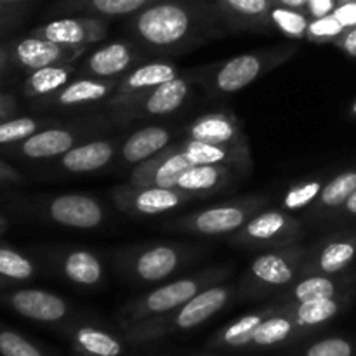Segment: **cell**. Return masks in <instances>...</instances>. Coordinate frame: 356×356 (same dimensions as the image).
Returning <instances> with one entry per match:
<instances>
[{
    "label": "cell",
    "instance_id": "cell-1",
    "mask_svg": "<svg viewBox=\"0 0 356 356\" xmlns=\"http://www.w3.org/2000/svg\"><path fill=\"white\" fill-rule=\"evenodd\" d=\"M219 17L214 3L197 0H156L132 14L127 30L136 44L156 54H169L219 35Z\"/></svg>",
    "mask_w": 356,
    "mask_h": 356
},
{
    "label": "cell",
    "instance_id": "cell-2",
    "mask_svg": "<svg viewBox=\"0 0 356 356\" xmlns=\"http://www.w3.org/2000/svg\"><path fill=\"white\" fill-rule=\"evenodd\" d=\"M236 292L238 289L235 285L216 284L198 292L195 298H191L190 301L184 302L174 312L129 327L122 332L134 348L149 346V344L162 343L169 337L179 336V334H188L207 323L218 313H221L233 301Z\"/></svg>",
    "mask_w": 356,
    "mask_h": 356
},
{
    "label": "cell",
    "instance_id": "cell-3",
    "mask_svg": "<svg viewBox=\"0 0 356 356\" xmlns=\"http://www.w3.org/2000/svg\"><path fill=\"white\" fill-rule=\"evenodd\" d=\"M229 275H232V268L216 266L207 268L197 275L167 282V284L149 291L148 294L122 306L120 312L117 313L118 329L125 330L129 327L138 325V323L167 315V313L174 312L184 302L190 301L191 298H195L198 292L205 291L216 284H221Z\"/></svg>",
    "mask_w": 356,
    "mask_h": 356
},
{
    "label": "cell",
    "instance_id": "cell-4",
    "mask_svg": "<svg viewBox=\"0 0 356 356\" xmlns=\"http://www.w3.org/2000/svg\"><path fill=\"white\" fill-rule=\"evenodd\" d=\"M308 250L299 243L284 249L263 250L250 263L243 289L240 291L245 298L256 299L277 296V292L280 294L298 280Z\"/></svg>",
    "mask_w": 356,
    "mask_h": 356
},
{
    "label": "cell",
    "instance_id": "cell-5",
    "mask_svg": "<svg viewBox=\"0 0 356 356\" xmlns=\"http://www.w3.org/2000/svg\"><path fill=\"white\" fill-rule=\"evenodd\" d=\"M298 52L296 45H278L263 51L245 52L222 61L211 76V89L216 94H235L256 82L259 76L278 68Z\"/></svg>",
    "mask_w": 356,
    "mask_h": 356
},
{
    "label": "cell",
    "instance_id": "cell-6",
    "mask_svg": "<svg viewBox=\"0 0 356 356\" xmlns=\"http://www.w3.org/2000/svg\"><path fill=\"white\" fill-rule=\"evenodd\" d=\"M264 205H266V198L263 197L240 198V200H232L191 212V214L169 222L167 228L200 236L233 235L254 214L263 211Z\"/></svg>",
    "mask_w": 356,
    "mask_h": 356
},
{
    "label": "cell",
    "instance_id": "cell-7",
    "mask_svg": "<svg viewBox=\"0 0 356 356\" xmlns=\"http://www.w3.org/2000/svg\"><path fill=\"white\" fill-rule=\"evenodd\" d=\"M302 236L305 226L294 216L280 209H263L233 233L229 242L247 249L270 250L296 245Z\"/></svg>",
    "mask_w": 356,
    "mask_h": 356
},
{
    "label": "cell",
    "instance_id": "cell-8",
    "mask_svg": "<svg viewBox=\"0 0 356 356\" xmlns=\"http://www.w3.org/2000/svg\"><path fill=\"white\" fill-rule=\"evenodd\" d=\"M315 336L309 334L301 323L292 315L287 305L271 302L270 312L264 316L263 322L256 327L252 336L249 337L243 350L236 356H261L268 353H285L305 341L306 337Z\"/></svg>",
    "mask_w": 356,
    "mask_h": 356
},
{
    "label": "cell",
    "instance_id": "cell-9",
    "mask_svg": "<svg viewBox=\"0 0 356 356\" xmlns=\"http://www.w3.org/2000/svg\"><path fill=\"white\" fill-rule=\"evenodd\" d=\"M0 306L10 309L16 315L42 325H66L76 316L68 301L54 292L35 287L9 289L0 292Z\"/></svg>",
    "mask_w": 356,
    "mask_h": 356
},
{
    "label": "cell",
    "instance_id": "cell-10",
    "mask_svg": "<svg viewBox=\"0 0 356 356\" xmlns=\"http://www.w3.org/2000/svg\"><path fill=\"white\" fill-rule=\"evenodd\" d=\"M191 259V250L179 243H153L145 249L131 250L125 256L129 277L141 284H159L167 280Z\"/></svg>",
    "mask_w": 356,
    "mask_h": 356
},
{
    "label": "cell",
    "instance_id": "cell-11",
    "mask_svg": "<svg viewBox=\"0 0 356 356\" xmlns=\"http://www.w3.org/2000/svg\"><path fill=\"white\" fill-rule=\"evenodd\" d=\"M195 195L179 188L160 186H132L120 184L111 190V200L120 211L138 218L167 214L170 211L183 207L188 202L195 200Z\"/></svg>",
    "mask_w": 356,
    "mask_h": 356
},
{
    "label": "cell",
    "instance_id": "cell-12",
    "mask_svg": "<svg viewBox=\"0 0 356 356\" xmlns=\"http://www.w3.org/2000/svg\"><path fill=\"white\" fill-rule=\"evenodd\" d=\"M63 336L68 339L75 356H129L132 344L124 332H113L103 323L82 318L76 315L72 322L61 327Z\"/></svg>",
    "mask_w": 356,
    "mask_h": 356
},
{
    "label": "cell",
    "instance_id": "cell-13",
    "mask_svg": "<svg viewBox=\"0 0 356 356\" xmlns=\"http://www.w3.org/2000/svg\"><path fill=\"white\" fill-rule=\"evenodd\" d=\"M9 63L23 72L45 68V66L70 65L82 58L87 47H73V45L56 44L45 38L26 35L17 40L9 42Z\"/></svg>",
    "mask_w": 356,
    "mask_h": 356
},
{
    "label": "cell",
    "instance_id": "cell-14",
    "mask_svg": "<svg viewBox=\"0 0 356 356\" xmlns=\"http://www.w3.org/2000/svg\"><path fill=\"white\" fill-rule=\"evenodd\" d=\"M177 75L179 68L172 61H149L136 66L122 76L113 96L108 99V108L113 111L124 110L125 106L146 96L149 90L176 79Z\"/></svg>",
    "mask_w": 356,
    "mask_h": 356
},
{
    "label": "cell",
    "instance_id": "cell-15",
    "mask_svg": "<svg viewBox=\"0 0 356 356\" xmlns=\"http://www.w3.org/2000/svg\"><path fill=\"white\" fill-rule=\"evenodd\" d=\"M190 90L191 80L184 75H177L176 79L149 90L141 99L129 104L124 110L115 111V113H117V118L120 122H131L149 117H165V115L177 111L186 103Z\"/></svg>",
    "mask_w": 356,
    "mask_h": 356
},
{
    "label": "cell",
    "instance_id": "cell-16",
    "mask_svg": "<svg viewBox=\"0 0 356 356\" xmlns=\"http://www.w3.org/2000/svg\"><path fill=\"white\" fill-rule=\"evenodd\" d=\"M106 17L96 16H68L47 21L40 26L33 28L30 35L45 38L63 45L73 47H87L90 44L104 40L108 35Z\"/></svg>",
    "mask_w": 356,
    "mask_h": 356
},
{
    "label": "cell",
    "instance_id": "cell-17",
    "mask_svg": "<svg viewBox=\"0 0 356 356\" xmlns=\"http://www.w3.org/2000/svg\"><path fill=\"white\" fill-rule=\"evenodd\" d=\"M44 211L52 222L73 229H94L106 219V211L99 200L80 193L49 198L44 204Z\"/></svg>",
    "mask_w": 356,
    "mask_h": 356
},
{
    "label": "cell",
    "instance_id": "cell-18",
    "mask_svg": "<svg viewBox=\"0 0 356 356\" xmlns=\"http://www.w3.org/2000/svg\"><path fill=\"white\" fill-rule=\"evenodd\" d=\"M193 160L177 145L167 146L152 159L134 165L129 184L132 186H160L176 188L177 179L184 170L193 167Z\"/></svg>",
    "mask_w": 356,
    "mask_h": 356
},
{
    "label": "cell",
    "instance_id": "cell-19",
    "mask_svg": "<svg viewBox=\"0 0 356 356\" xmlns=\"http://www.w3.org/2000/svg\"><path fill=\"white\" fill-rule=\"evenodd\" d=\"M356 259V228L323 240L306 256L301 275H343Z\"/></svg>",
    "mask_w": 356,
    "mask_h": 356
},
{
    "label": "cell",
    "instance_id": "cell-20",
    "mask_svg": "<svg viewBox=\"0 0 356 356\" xmlns=\"http://www.w3.org/2000/svg\"><path fill=\"white\" fill-rule=\"evenodd\" d=\"M141 59L139 49L131 42H110L90 51L76 72L94 79H122Z\"/></svg>",
    "mask_w": 356,
    "mask_h": 356
},
{
    "label": "cell",
    "instance_id": "cell-21",
    "mask_svg": "<svg viewBox=\"0 0 356 356\" xmlns=\"http://www.w3.org/2000/svg\"><path fill=\"white\" fill-rule=\"evenodd\" d=\"M348 292H353V278H344L343 275H306L275 296L273 302L291 305V302L318 301V299L337 298Z\"/></svg>",
    "mask_w": 356,
    "mask_h": 356
},
{
    "label": "cell",
    "instance_id": "cell-22",
    "mask_svg": "<svg viewBox=\"0 0 356 356\" xmlns=\"http://www.w3.org/2000/svg\"><path fill=\"white\" fill-rule=\"evenodd\" d=\"M186 138L209 145L226 146H249L245 132L238 118L232 113L216 111L195 118L186 129Z\"/></svg>",
    "mask_w": 356,
    "mask_h": 356
},
{
    "label": "cell",
    "instance_id": "cell-23",
    "mask_svg": "<svg viewBox=\"0 0 356 356\" xmlns=\"http://www.w3.org/2000/svg\"><path fill=\"white\" fill-rule=\"evenodd\" d=\"M120 79H94V76H79L72 79L63 89L52 96L40 99L44 104L59 108L89 106L99 101L110 99L117 89Z\"/></svg>",
    "mask_w": 356,
    "mask_h": 356
},
{
    "label": "cell",
    "instance_id": "cell-24",
    "mask_svg": "<svg viewBox=\"0 0 356 356\" xmlns=\"http://www.w3.org/2000/svg\"><path fill=\"white\" fill-rule=\"evenodd\" d=\"M76 134L73 129L66 127H44L35 132L19 145L13 146L14 153L28 160L59 159L66 152L76 146Z\"/></svg>",
    "mask_w": 356,
    "mask_h": 356
},
{
    "label": "cell",
    "instance_id": "cell-25",
    "mask_svg": "<svg viewBox=\"0 0 356 356\" xmlns=\"http://www.w3.org/2000/svg\"><path fill=\"white\" fill-rule=\"evenodd\" d=\"M179 146L193 160L195 165H198V163H218V165L232 167L236 172L242 174H247L252 167L249 146L209 145V143L190 138L181 141Z\"/></svg>",
    "mask_w": 356,
    "mask_h": 356
},
{
    "label": "cell",
    "instance_id": "cell-26",
    "mask_svg": "<svg viewBox=\"0 0 356 356\" xmlns=\"http://www.w3.org/2000/svg\"><path fill=\"white\" fill-rule=\"evenodd\" d=\"M222 23L233 28H257L266 30L271 26L270 14L275 0H214Z\"/></svg>",
    "mask_w": 356,
    "mask_h": 356
},
{
    "label": "cell",
    "instance_id": "cell-27",
    "mask_svg": "<svg viewBox=\"0 0 356 356\" xmlns=\"http://www.w3.org/2000/svg\"><path fill=\"white\" fill-rule=\"evenodd\" d=\"M235 169L218 163H198L181 174L176 188L195 197H207L226 190L235 181Z\"/></svg>",
    "mask_w": 356,
    "mask_h": 356
},
{
    "label": "cell",
    "instance_id": "cell-28",
    "mask_svg": "<svg viewBox=\"0 0 356 356\" xmlns=\"http://www.w3.org/2000/svg\"><path fill=\"white\" fill-rule=\"evenodd\" d=\"M115 153H117V145L113 141L97 139V141L73 146L70 152L59 156V167L72 174L96 172L110 165Z\"/></svg>",
    "mask_w": 356,
    "mask_h": 356
},
{
    "label": "cell",
    "instance_id": "cell-29",
    "mask_svg": "<svg viewBox=\"0 0 356 356\" xmlns=\"http://www.w3.org/2000/svg\"><path fill=\"white\" fill-rule=\"evenodd\" d=\"M170 139H172V132L165 127L149 125V127L139 129L134 134L129 136L127 141L120 148L122 162L138 165L165 149Z\"/></svg>",
    "mask_w": 356,
    "mask_h": 356
},
{
    "label": "cell",
    "instance_id": "cell-30",
    "mask_svg": "<svg viewBox=\"0 0 356 356\" xmlns=\"http://www.w3.org/2000/svg\"><path fill=\"white\" fill-rule=\"evenodd\" d=\"M63 277L79 287H97L104 278L103 261L90 250L65 252L58 261Z\"/></svg>",
    "mask_w": 356,
    "mask_h": 356
},
{
    "label": "cell",
    "instance_id": "cell-31",
    "mask_svg": "<svg viewBox=\"0 0 356 356\" xmlns=\"http://www.w3.org/2000/svg\"><path fill=\"white\" fill-rule=\"evenodd\" d=\"M356 190V165L336 174L323 184L318 198L312 205V216L315 218H334L337 211L346 204L348 198Z\"/></svg>",
    "mask_w": 356,
    "mask_h": 356
},
{
    "label": "cell",
    "instance_id": "cell-32",
    "mask_svg": "<svg viewBox=\"0 0 356 356\" xmlns=\"http://www.w3.org/2000/svg\"><path fill=\"white\" fill-rule=\"evenodd\" d=\"M76 70H79V66H75L73 63L33 70L24 79L23 94L30 99H45V97L52 96L59 89H63L73 79Z\"/></svg>",
    "mask_w": 356,
    "mask_h": 356
},
{
    "label": "cell",
    "instance_id": "cell-33",
    "mask_svg": "<svg viewBox=\"0 0 356 356\" xmlns=\"http://www.w3.org/2000/svg\"><path fill=\"white\" fill-rule=\"evenodd\" d=\"M156 0H61L59 9L76 13L80 16L118 17L132 16Z\"/></svg>",
    "mask_w": 356,
    "mask_h": 356
},
{
    "label": "cell",
    "instance_id": "cell-34",
    "mask_svg": "<svg viewBox=\"0 0 356 356\" xmlns=\"http://www.w3.org/2000/svg\"><path fill=\"white\" fill-rule=\"evenodd\" d=\"M37 275L33 261L7 243H0V292L26 284Z\"/></svg>",
    "mask_w": 356,
    "mask_h": 356
},
{
    "label": "cell",
    "instance_id": "cell-35",
    "mask_svg": "<svg viewBox=\"0 0 356 356\" xmlns=\"http://www.w3.org/2000/svg\"><path fill=\"white\" fill-rule=\"evenodd\" d=\"M284 356H356V339L348 336H309Z\"/></svg>",
    "mask_w": 356,
    "mask_h": 356
},
{
    "label": "cell",
    "instance_id": "cell-36",
    "mask_svg": "<svg viewBox=\"0 0 356 356\" xmlns=\"http://www.w3.org/2000/svg\"><path fill=\"white\" fill-rule=\"evenodd\" d=\"M0 356H58L44 344L0 322Z\"/></svg>",
    "mask_w": 356,
    "mask_h": 356
},
{
    "label": "cell",
    "instance_id": "cell-37",
    "mask_svg": "<svg viewBox=\"0 0 356 356\" xmlns=\"http://www.w3.org/2000/svg\"><path fill=\"white\" fill-rule=\"evenodd\" d=\"M270 21L271 26L280 31L282 35L299 40V38H306L312 17L306 10L291 9V7H282L275 3L270 14Z\"/></svg>",
    "mask_w": 356,
    "mask_h": 356
},
{
    "label": "cell",
    "instance_id": "cell-38",
    "mask_svg": "<svg viewBox=\"0 0 356 356\" xmlns=\"http://www.w3.org/2000/svg\"><path fill=\"white\" fill-rule=\"evenodd\" d=\"M45 127V120L35 117H9L0 120V148H13Z\"/></svg>",
    "mask_w": 356,
    "mask_h": 356
},
{
    "label": "cell",
    "instance_id": "cell-39",
    "mask_svg": "<svg viewBox=\"0 0 356 356\" xmlns=\"http://www.w3.org/2000/svg\"><path fill=\"white\" fill-rule=\"evenodd\" d=\"M323 184L325 183H323L322 177H315V179L301 181V183L291 186L287 193L284 195V200H282L284 211H301V209L312 207L318 198Z\"/></svg>",
    "mask_w": 356,
    "mask_h": 356
},
{
    "label": "cell",
    "instance_id": "cell-40",
    "mask_svg": "<svg viewBox=\"0 0 356 356\" xmlns=\"http://www.w3.org/2000/svg\"><path fill=\"white\" fill-rule=\"evenodd\" d=\"M346 31V28L336 19L334 14H327L322 17H313L309 21L308 31H306V40L327 44V42H336L341 35Z\"/></svg>",
    "mask_w": 356,
    "mask_h": 356
},
{
    "label": "cell",
    "instance_id": "cell-41",
    "mask_svg": "<svg viewBox=\"0 0 356 356\" xmlns=\"http://www.w3.org/2000/svg\"><path fill=\"white\" fill-rule=\"evenodd\" d=\"M334 16L336 19L343 24L344 28H353L356 26V0H350V2H341L334 9Z\"/></svg>",
    "mask_w": 356,
    "mask_h": 356
},
{
    "label": "cell",
    "instance_id": "cell-42",
    "mask_svg": "<svg viewBox=\"0 0 356 356\" xmlns=\"http://www.w3.org/2000/svg\"><path fill=\"white\" fill-rule=\"evenodd\" d=\"M339 0H308V7H306V13L309 14V17H322L327 14H332L334 9L337 7Z\"/></svg>",
    "mask_w": 356,
    "mask_h": 356
},
{
    "label": "cell",
    "instance_id": "cell-43",
    "mask_svg": "<svg viewBox=\"0 0 356 356\" xmlns=\"http://www.w3.org/2000/svg\"><path fill=\"white\" fill-rule=\"evenodd\" d=\"M337 49L344 52L346 56L350 58H356V26L353 28H348L336 42H334Z\"/></svg>",
    "mask_w": 356,
    "mask_h": 356
},
{
    "label": "cell",
    "instance_id": "cell-44",
    "mask_svg": "<svg viewBox=\"0 0 356 356\" xmlns=\"http://www.w3.org/2000/svg\"><path fill=\"white\" fill-rule=\"evenodd\" d=\"M24 183V176L19 170L14 169L7 162L0 160V184H21Z\"/></svg>",
    "mask_w": 356,
    "mask_h": 356
},
{
    "label": "cell",
    "instance_id": "cell-45",
    "mask_svg": "<svg viewBox=\"0 0 356 356\" xmlns=\"http://www.w3.org/2000/svg\"><path fill=\"white\" fill-rule=\"evenodd\" d=\"M16 110H17L16 97H14L13 94L0 90V120H3V118L14 117Z\"/></svg>",
    "mask_w": 356,
    "mask_h": 356
},
{
    "label": "cell",
    "instance_id": "cell-46",
    "mask_svg": "<svg viewBox=\"0 0 356 356\" xmlns=\"http://www.w3.org/2000/svg\"><path fill=\"white\" fill-rule=\"evenodd\" d=\"M334 219L337 221H346V219H356V190L353 191L350 198L346 200V204L339 209V211L334 214Z\"/></svg>",
    "mask_w": 356,
    "mask_h": 356
},
{
    "label": "cell",
    "instance_id": "cell-47",
    "mask_svg": "<svg viewBox=\"0 0 356 356\" xmlns=\"http://www.w3.org/2000/svg\"><path fill=\"white\" fill-rule=\"evenodd\" d=\"M14 19H16V13H14L13 6H6V3H2V6H0V30L9 26Z\"/></svg>",
    "mask_w": 356,
    "mask_h": 356
},
{
    "label": "cell",
    "instance_id": "cell-48",
    "mask_svg": "<svg viewBox=\"0 0 356 356\" xmlns=\"http://www.w3.org/2000/svg\"><path fill=\"white\" fill-rule=\"evenodd\" d=\"M277 6L282 7H291V9H298V10H306L308 7V0H275Z\"/></svg>",
    "mask_w": 356,
    "mask_h": 356
},
{
    "label": "cell",
    "instance_id": "cell-49",
    "mask_svg": "<svg viewBox=\"0 0 356 356\" xmlns=\"http://www.w3.org/2000/svg\"><path fill=\"white\" fill-rule=\"evenodd\" d=\"M9 65V45L0 44V73H2Z\"/></svg>",
    "mask_w": 356,
    "mask_h": 356
},
{
    "label": "cell",
    "instance_id": "cell-50",
    "mask_svg": "<svg viewBox=\"0 0 356 356\" xmlns=\"http://www.w3.org/2000/svg\"><path fill=\"white\" fill-rule=\"evenodd\" d=\"M190 356H236L228 353V351H219V350H207L204 353H197V355H190Z\"/></svg>",
    "mask_w": 356,
    "mask_h": 356
},
{
    "label": "cell",
    "instance_id": "cell-51",
    "mask_svg": "<svg viewBox=\"0 0 356 356\" xmlns=\"http://www.w3.org/2000/svg\"><path fill=\"white\" fill-rule=\"evenodd\" d=\"M7 229H9V221H7L6 216H3L2 212H0V236H2L3 233L7 232Z\"/></svg>",
    "mask_w": 356,
    "mask_h": 356
},
{
    "label": "cell",
    "instance_id": "cell-52",
    "mask_svg": "<svg viewBox=\"0 0 356 356\" xmlns=\"http://www.w3.org/2000/svg\"><path fill=\"white\" fill-rule=\"evenodd\" d=\"M6 3H9V6H16V3H23V2H28V0H3Z\"/></svg>",
    "mask_w": 356,
    "mask_h": 356
},
{
    "label": "cell",
    "instance_id": "cell-53",
    "mask_svg": "<svg viewBox=\"0 0 356 356\" xmlns=\"http://www.w3.org/2000/svg\"><path fill=\"white\" fill-rule=\"evenodd\" d=\"M351 115H353V117L356 118V101L353 104H351Z\"/></svg>",
    "mask_w": 356,
    "mask_h": 356
},
{
    "label": "cell",
    "instance_id": "cell-54",
    "mask_svg": "<svg viewBox=\"0 0 356 356\" xmlns=\"http://www.w3.org/2000/svg\"><path fill=\"white\" fill-rule=\"evenodd\" d=\"M2 3H6V2H3V0H0V6H2ZM6 6H9V3H6Z\"/></svg>",
    "mask_w": 356,
    "mask_h": 356
},
{
    "label": "cell",
    "instance_id": "cell-55",
    "mask_svg": "<svg viewBox=\"0 0 356 356\" xmlns=\"http://www.w3.org/2000/svg\"><path fill=\"white\" fill-rule=\"evenodd\" d=\"M341 2H350V0H339V3H341Z\"/></svg>",
    "mask_w": 356,
    "mask_h": 356
},
{
    "label": "cell",
    "instance_id": "cell-56",
    "mask_svg": "<svg viewBox=\"0 0 356 356\" xmlns=\"http://www.w3.org/2000/svg\"><path fill=\"white\" fill-rule=\"evenodd\" d=\"M129 356H134V355H129Z\"/></svg>",
    "mask_w": 356,
    "mask_h": 356
}]
</instances>
